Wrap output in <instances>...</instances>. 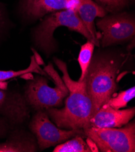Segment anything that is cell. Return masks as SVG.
Here are the masks:
<instances>
[{"label":"cell","mask_w":135,"mask_h":152,"mask_svg":"<svg viewBox=\"0 0 135 152\" xmlns=\"http://www.w3.org/2000/svg\"><path fill=\"white\" fill-rule=\"evenodd\" d=\"M126 59L123 53L115 50H99L93 53L83 80L92 102V116L115 95L117 75Z\"/></svg>","instance_id":"1"},{"label":"cell","mask_w":135,"mask_h":152,"mask_svg":"<svg viewBox=\"0 0 135 152\" xmlns=\"http://www.w3.org/2000/svg\"><path fill=\"white\" fill-rule=\"evenodd\" d=\"M53 61L63 73L62 79L69 90V95L64 108L52 107L45 111L59 128L72 130L90 127V121L93 115V104L87 92L84 81H73L63 61L55 58Z\"/></svg>","instance_id":"2"},{"label":"cell","mask_w":135,"mask_h":152,"mask_svg":"<svg viewBox=\"0 0 135 152\" xmlns=\"http://www.w3.org/2000/svg\"><path fill=\"white\" fill-rule=\"evenodd\" d=\"M61 26L81 34L95 44L93 37L81 20L76 9H67L49 14L35 28L34 39L36 46L47 55L55 52L57 44L53 34L55 30Z\"/></svg>","instance_id":"3"},{"label":"cell","mask_w":135,"mask_h":152,"mask_svg":"<svg viewBox=\"0 0 135 152\" xmlns=\"http://www.w3.org/2000/svg\"><path fill=\"white\" fill-rule=\"evenodd\" d=\"M44 70L53 79L55 86H49L46 78L37 76L30 80L25 92L24 97L28 105L37 111L61 107L64 99L69 95L66 84L51 63L45 67Z\"/></svg>","instance_id":"4"},{"label":"cell","mask_w":135,"mask_h":152,"mask_svg":"<svg viewBox=\"0 0 135 152\" xmlns=\"http://www.w3.org/2000/svg\"><path fill=\"white\" fill-rule=\"evenodd\" d=\"M85 135L102 152H134L135 122H129L121 127L83 129Z\"/></svg>","instance_id":"5"},{"label":"cell","mask_w":135,"mask_h":152,"mask_svg":"<svg viewBox=\"0 0 135 152\" xmlns=\"http://www.w3.org/2000/svg\"><path fill=\"white\" fill-rule=\"evenodd\" d=\"M96 26L102 32L101 44L103 48L134 39V17L128 13L106 15L97 20Z\"/></svg>","instance_id":"6"},{"label":"cell","mask_w":135,"mask_h":152,"mask_svg":"<svg viewBox=\"0 0 135 152\" xmlns=\"http://www.w3.org/2000/svg\"><path fill=\"white\" fill-rule=\"evenodd\" d=\"M29 127L36 136L41 150L56 146L74 137H85L83 129L66 130L59 128L50 120L45 110H38L33 117Z\"/></svg>","instance_id":"7"},{"label":"cell","mask_w":135,"mask_h":152,"mask_svg":"<svg viewBox=\"0 0 135 152\" xmlns=\"http://www.w3.org/2000/svg\"><path fill=\"white\" fill-rule=\"evenodd\" d=\"M78 4V0H21L20 10L28 20H36L56 12L77 9Z\"/></svg>","instance_id":"8"},{"label":"cell","mask_w":135,"mask_h":152,"mask_svg":"<svg viewBox=\"0 0 135 152\" xmlns=\"http://www.w3.org/2000/svg\"><path fill=\"white\" fill-rule=\"evenodd\" d=\"M0 114L12 124H22L29 118V105L21 94L0 89Z\"/></svg>","instance_id":"9"},{"label":"cell","mask_w":135,"mask_h":152,"mask_svg":"<svg viewBox=\"0 0 135 152\" xmlns=\"http://www.w3.org/2000/svg\"><path fill=\"white\" fill-rule=\"evenodd\" d=\"M134 115V107L124 110H117L105 104L91 118L90 123V127L98 128L121 127L129 123Z\"/></svg>","instance_id":"10"},{"label":"cell","mask_w":135,"mask_h":152,"mask_svg":"<svg viewBox=\"0 0 135 152\" xmlns=\"http://www.w3.org/2000/svg\"><path fill=\"white\" fill-rule=\"evenodd\" d=\"M78 1L79 4L76 9L78 16L93 37L95 45L99 47L100 43L98 33L96 31L95 20L98 17L102 18L105 17L107 12L93 0H78Z\"/></svg>","instance_id":"11"},{"label":"cell","mask_w":135,"mask_h":152,"mask_svg":"<svg viewBox=\"0 0 135 152\" xmlns=\"http://www.w3.org/2000/svg\"><path fill=\"white\" fill-rule=\"evenodd\" d=\"M38 148L37 141L33 136L23 134L14 135L0 144V152H35Z\"/></svg>","instance_id":"12"},{"label":"cell","mask_w":135,"mask_h":152,"mask_svg":"<svg viewBox=\"0 0 135 152\" xmlns=\"http://www.w3.org/2000/svg\"><path fill=\"white\" fill-rule=\"evenodd\" d=\"M53 152H92L96 151L91 145L84 140L83 136L74 137L56 145Z\"/></svg>","instance_id":"13"},{"label":"cell","mask_w":135,"mask_h":152,"mask_svg":"<svg viewBox=\"0 0 135 152\" xmlns=\"http://www.w3.org/2000/svg\"><path fill=\"white\" fill-rule=\"evenodd\" d=\"M95 46V44L89 40H87L85 44L81 45L78 58V61L81 70V75L78 80L79 81H82L84 78L87 69L92 59Z\"/></svg>","instance_id":"14"},{"label":"cell","mask_w":135,"mask_h":152,"mask_svg":"<svg viewBox=\"0 0 135 152\" xmlns=\"http://www.w3.org/2000/svg\"><path fill=\"white\" fill-rule=\"evenodd\" d=\"M33 72L46 75V73L44 72V70H42L40 68L39 65L36 61L34 55L31 57V63H30V65L28 66V67L24 70H21L18 71L0 70V80L2 81H6L7 80L18 77H20V76L21 77L23 75H26L27 73H33Z\"/></svg>","instance_id":"15"},{"label":"cell","mask_w":135,"mask_h":152,"mask_svg":"<svg viewBox=\"0 0 135 152\" xmlns=\"http://www.w3.org/2000/svg\"><path fill=\"white\" fill-rule=\"evenodd\" d=\"M135 87L133 86L130 88L120 92L117 95L113 96L106 103L115 109H121L127 106L128 103L134 98Z\"/></svg>","instance_id":"16"},{"label":"cell","mask_w":135,"mask_h":152,"mask_svg":"<svg viewBox=\"0 0 135 152\" xmlns=\"http://www.w3.org/2000/svg\"><path fill=\"white\" fill-rule=\"evenodd\" d=\"M107 13H112L121 12L128 7L134 0H93Z\"/></svg>","instance_id":"17"},{"label":"cell","mask_w":135,"mask_h":152,"mask_svg":"<svg viewBox=\"0 0 135 152\" xmlns=\"http://www.w3.org/2000/svg\"><path fill=\"white\" fill-rule=\"evenodd\" d=\"M8 124L3 118L0 117V138L3 136L7 132Z\"/></svg>","instance_id":"18"},{"label":"cell","mask_w":135,"mask_h":152,"mask_svg":"<svg viewBox=\"0 0 135 152\" xmlns=\"http://www.w3.org/2000/svg\"><path fill=\"white\" fill-rule=\"evenodd\" d=\"M34 55V57H35V59L36 60V61L37 62V63L39 64V65H43L44 64V61L42 59L41 57L40 56V55L36 52V50H35L34 49L32 50Z\"/></svg>","instance_id":"19"},{"label":"cell","mask_w":135,"mask_h":152,"mask_svg":"<svg viewBox=\"0 0 135 152\" xmlns=\"http://www.w3.org/2000/svg\"><path fill=\"white\" fill-rule=\"evenodd\" d=\"M8 86V83L6 81H2L0 80V89L1 90H7Z\"/></svg>","instance_id":"20"}]
</instances>
